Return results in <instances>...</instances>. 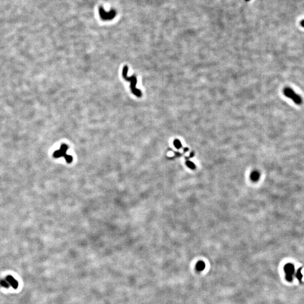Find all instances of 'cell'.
<instances>
[{
    "mask_svg": "<svg viewBox=\"0 0 304 304\" xmlns=\"http://www.w3.org/2000/svg\"><path fill=\"white\" fill-rule=\"evenodd\" d=\"M174 145L175 146V147L177 148V149H180V148H181V143L180 142V141H178V140H175L174 141Z\"/></svg>",
    "mask_w": 304,
    "mask_h": 304,
    "instance_id": "cell-11",
    "label": "cell"
},
{
    "mask_svg": "<svg viewBox=\"0 0 304 304\" xmlns=\"http://www.w3.org/2000/svg\"><path fill=\"white\" fill-rule=\"evenodd\" d=\"M283 93L285 96L288 98H290L295 104L297 105H300L302 104L303 99L301 96L297 94L290 87H285L283 90Z\"/></svg>",
    "mask_w": 304,
    "mask_h": 304,
    "instance_id": "cell-2",
    "label": "cell"
},
{
    "mask_svg": "<svg viewBox=\"0 0 304 304\" xmlns=\"http://www.w3.org/2000/svg\"><path fill=\"white\" fill-rule=\"evenodd\" d=\"M205 267H206V264L202 261H200L198 262L196 266V270L198 272H202L204 269Z\"/></svg>",
    "mask_w": 304,
    "mask_h": 304,
    "instance_id": "cell-7",
    "label": "cell"
},
{
    "mask_svg": "<svg viewBox=\"0 0 304 304\" xmlns=\"http://www.w3.org/2000/svg\"><path fill=\"white\" fill-rule=\"evenodd\" d=\"M300 24H301V25L303 27H304V19L303 20H302V21L301 22Z\"/></svg>",
    "mask_w": 304,
    "mask_h": 304,
    "instance_id": "cell-12",
    "label": "cell"
},
{
    "mask_svg": "<svg viewBox=\"0 0 304 304\" xmlns=\"http://www.w3.org/2000/svg\"><path fill=\"white\" fill-rule=\"evenodd\" d=\"M245 1H250V0H245Z\"/></svg>",
    "mask_w": 304,
    "mask_h": 304,
    "instance_id": "cell-13",
    "label": "cell"
},
{
    "mask_svg": "<svg viewBox=\"0 0 304 304\" xmlns=\"http://www.w3.org/2000/svg\"><path fill=\"white\" fill-rule=\"evenodd\" d=\"M294 266L292 264H287L284 266V270L285 273L286 278L288 280H291L292 274L294 272Z\"/></svg>",
    "mask_w": 304,
    "mask_h": 304,
    "instance_id": "cell-5",
    "label": "cell"
},
{
    "mask_svg": "<svg viewBox=\"0 0 304 304\" xmlns=\"http://www.w3.org/2000/svg\"><path fill=\"white\" fill-rule=\"evenodd\" d=\"M99 14L101 18L104 20H110L114 18L116 13L114 10H111L110 12H106L104 9L100 7L99 9Z\"/></svg>",
    "mask_w": 304,
    "mask_h": 304,
    "instance_id": "cell-4",
    "label": "cell"
},
{
    "mask_svg": "<svg viewBox=\"0 0 304 304\" xmlns=\"http://www.w3.org/2000/svg\"><path fill=\"white\" fill-rule=\"evenodd\" d=\"M67 145L63 144L61 146L60 150L56 151L54 153V157L55 158H59L61 157H64L67 162L68 163H71L73 161V158L72 156L69 155H67L66 154L67 151L68 149Z\"/></svg>",
    "mask_w": 304,
    "mask_h": 304,
    "instance_id": "cell-3",
    "label": "cell"
},
{
    "mask_svg": "<svg viewBox=\"0 0 304 304\" xmlns=\"http://www.w3.org/2000/svg\"><path fill=\"white\" fill-rule=\"evenodd\" d=\"M6 279H7V282H9V284H11L14 288L17 289L18 288V283L12 276H8Z\"/></svg>",
    "mask_w": 304,
    "mask_h": 304,
    "instance_id": "cell-6",
    "label": "cell"
},
{
    "mask_svg": "<svg viewBox=\"0 0 304 304\" xmlns=\"http://www.w3.org/2000/svg\"><path fill=\"white\" fill-rule=\"evenodd\" d=\"M260 176V174L259 172H258L257 171H254L251 173L250 177H251V179L253 181H257L258 180Z\"/></svg>",
    "mask_w": 304,
    "mask_h": 304,
    "instance_id": "cell-8",
    "label": "cell"
},
{
    "mask_svg": "<svg viewBox=\"0 0 304 304\" xmlns=\"http://www.w3.org/2000/svg\"><path fill=\"white\" fill-rule=\"evenodd\" d=\"M128 67L127 66H125L124 69H123V72H122V76L124 77V78L127 81H129L130 82V87H131V91L132 93L135 95H136V96L139 97V98H140L142 96V93H141V91L136 89V83H137V79H136V77L135 76H131V77H128L127 76V73H128Z\"/></svg>",
    "mask_w": 304,
    "mask_h": 304,
    "instance_id": "cell-1",
    "label": "cell"
},
{
    "mask_svg": "<svg viewBox=\"0 0 304 304\" xmlns=\"http://www.w3.org/2000/svg\"><path fill=\"white\" fill-rule=\"evenodd\" d=\"M0 284L3 287H5L6 288H8L9 286V284L5 280H1V282H0Z\"/></svg>",
    "mask_w": 304,
    "mask_h": 304,
    "instance_id": "cell-10",
    "label": "cell"
},
{
    "mask_svg": "<svg viewBox=\"0 0 304 304\" xmlns=\"http://www.w3.org/2000/svg\"><path fill=\"white\" fill-rule=\"evenodd\" d=\"M186 165H187V166H188V167H189L190 169H192V170H194V169H195V168H196V165H195V164H194L193 162H191V161H188L186 162Z\"/></svg>",
    "mask_w": 304,
    "mask_h": 304,
    "instance_id": "cell-9",
    "label": "cell"
}]
</instances>
